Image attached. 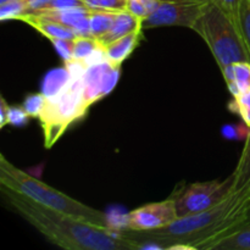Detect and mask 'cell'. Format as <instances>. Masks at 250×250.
<instances>
[{
	"label": "cell",
	"instance_id": "cell-11",
	"mask_svg": "<svg viewBox=\"0 0 250 250\" xmlns=\"http://www.w3.org/2000/svg\"><path fill=\"white\" fill-rule=\"evenodd\" d=\"M221 72L232 97L250 89V62L248 61H242V62L226 66L222 68Z\"/></svg>",
	"mask_w": 250,
	"mask_h": 250
},
{
	"label": "cell",
	"instance_id": "cell-2",
	"mask_svg": "<svg viewBox=\"0 0 250 250\" xmlns=\"http://www.w3.org/2000/svg\"><path fill=\"white\" fill-rule=\"evenodd\" d=\"M0 186L20 193L46 208L72 215L90 224L109 227L106 215L102 211L63 194L60 190L20 170L2 154H0Z\"/></svg>",
	"mask_w": 250,
	"mask_h": 250
},
{
	"label": "cell",
	"instance_id": "cell-24",
	"mask_svg": "<svg viewBox=\"0 0 250 250\" xmlns=\"http://www.w3.org/2000/svg\"><path fill=\"white\" fill-rule=\"evenodd\" d=\"M126 11H128L129 14H132L134 17L143 22L149 16V10L143 0H127Z\"/></svg>",
	"mask_w": 250,
	"mask_h": 250
},
{
	"label": "cell",
	"instance_id": "cell-17",
	"mask_svg": "<svg viewBox=\"0 0 250 250\" xmlns=\"http://www.w3.org/2000/svg\"><path fill=\"white\" fill-rule=\"evenodd\" d=\"M229 110L234 114L239 115L242 121L250 127V89L239 93L238 95L232 97L229 103Z\"/></svg>",
	"mask_w": 250,
	"mask_h": 250
},
{
	"label": "cell",
	"instance_id": "cell-12",
	"mask_svg": "<svg viewBox=\"0 0 250 250\" xmlns=\"http://www.w3.org/2000/svg\"><path fill=\"white\" fill-rule=\"evenodd\" d=\"M141 34L142 28L136 29L132 33L127 34V36L110 43L109 45L104 46L107 60L112 63H116V65H121L131 55L132 51L136 49L139 38H141Z\"/></svg>",
	"mask_w": 250,
	"mask_h": 250
},
{
	"label": "cell",
	"instance_id": "cell-25",
	"mask_svg": "<svg viewBox=\"0 0 250 250\" xmlns=\"http://www.w3.org/2000/svg\"><path fill=\"white\" fill-rule=\"evenodd\" d=\"M55 46L59 55L63 59V61L72 60V50H73V41H65V39H54L50 41Z\"/></svg>",
	"mask_w": 250,
	"mask_h": 250
},
{
	"label": "cell",
	"instance_id": "cell-20",
	"mask_svg": "<svg viewBox=\"0 0 250 250\" xmlns=\"http://www.w3.org/2000/svg\"><path fill=\"white\" fill-rule=\"evenodd\" d=\"M46 102H48V97L44 93H36V94L26 97L22 107L26 110V112L31 117H38L39 119L44 107H45Z\"/></svg>",
	"mask_w": 250,
	"mask_h": 250
},
{
	"label": "cell",
	"instance_id": "cell-23",
	"mask_svg": "<svg viewBox=\"0 0 250 250\" xmlns=\"http://www.w3.org/2000/svg\"><path fill=\"white\" fill-rule=\"evenodd\" d=\"M250 133V127L246 124L239 125H226L222 127V136L227 139H236V141H244L248 138Z\"/></svg>",
	"mask_w": 250,
	"mask_h": 250
},
{
	"label": "cell",
	"instance_id": "cell-3",
	"mask_svg": "<svg viewBox=\"0 0 250 250\" xmlns=\"http://www.w3.org/2000/svg\"><path fill=\"white\" fill-rule=\"evenodd\" d=\"M192 29L204 39L220 70L242 61L250 62L249 51L236 21L216 4L205 5Z\"/></svg>",
	"mask_w": 250,
	"mask_h": 250
},
{
	"label": "cell",
	"instance_id": "cell-14",
	"mask_svg": "<svg viewBox=\"0 0 250 250\" xmlns=\"http://www.w3.org/2000/svg\"><path fill=\"white\" fill-rule=\"evenodd\" d=\"M233 186L232 192L241 193L250 198V133L244 143V149L239 158L238 165L232 173Z\"/></svg>",
	"mask_w": 250,
	"mask_h": 250
},
{
	"label": "cell",
	"instance_id": "cell-5",
	"mask_svg": "<svg viewBox=\"0 0 250 250\" xmlns=\"http://www.w3.org/2000/svg\"><path fill=\"white\" fill-rule=\"evenodd\" d=\"M232 175L224 182H195L186 186L183 189L176 190L171 198L175 202L178 217L203 212L221 203L232 192Z\"/></svg>",
	"mask_w": 250,
	"mask_h": 250
},
{
	"label": "cell",
	"instance_id": "cell-8",
	"mask_svg": "<svg viewBox=\"0 0 250 250\" xmlns=\"http://www.w3.org/2000/svg\"><path fill=\"white\" fill-rule=\"evenodd\" d=\"M120 67L121 65L109 60L88 66L83 76V98L88 109L114 89L120 78Z\"/></svg>",
	"mask_w": 250,
	"mask_h": 250
},
{
	"label": "cell",
	"instance_id": "cell-10",
	"mask_svg": "<svg viewBox=\"0 0 250 250\" xmlns=\"http://www.w3.org/2000/svg\"><path fill=\"white\" fill-rule=\"evenodd\" d=\"M139 28H143V21L134 17L126 10L119 11L116 14V19H115V22L110 31L106 34H104L98 42L102 46H106L112 42L117 41V39L122 38V37L127 36V34L132 33Z\"/></svg>",
	"mask_w": 250,
	"mask_h": 250
},
{
	"label": "cell",
	"instance_id": "cell-9",
	"mask_svg": "<svg viewBox=\"0 0 250 250\" xmlns=\"http://www.w3.org/2000/svg\"><path fill=\"white\" fill-rule=\"evenodd\" d=\"M16 20L28 23L36 31L46 37L49 41H54V39L73 41L77 37L75 31L66 24L61 23L56 20L49 19L42 14H37V12H23Z\"/></svg>",
	"mask_w": 250,
	"mask_h": 250
},
{
	"label": "cell",
	"instance_id": "cell-1",
	"mask_svg": "<svg viewBox=\"0 0 250 250\" xmlns=\"http://www.w3.org/2000/svg\"><path fill=\"white\" fill-rule=\"evenodd\" d=\"M7 204L49 242L68 250L142 249L126 236H115L110 227L90 224L82 219L50 209L29 198L1 187Z\"/></svg>",
	"mask_w": 250,
	"mask_h": 250
},
{
	"label": "cell",
	"instance_id": "cell-21",
	"mask_svg": "<svg viewBox=\"0 0 250 250\" xmlns=\"http://www.w3.org/2000/svg\"><path fill=\"white\" fill-rule=\"evenodd\" d=\"M85 6L94 10H106V11H125L127 0H82Z\"/></svg>",
	"mask_w": 250,
	"mask_h": 250
},
{
	"label": "cell",
	"instance_id": "cell-22",
	"mask_svg": "<svg viewBox=\"0 0 250 250\" xmlns=\"http://www.w3.org/2000/svg\"><path fill=\"white\" fill-rule=\"evenodd\" d=\"M29 115L27 114L23 107L7 106L6 107V125H11L15 127L26 126L28 124Z\"/></svg>",
	"mask_w": 250,
	"mask_h": 250
},
{
	"label": "cell",
	"instance_id": "cell-6",
	"mask_svg": "<svg viewBox=\"0 0 250 250\" xmlns=\"http://www.w3.org/2000/svg\"><path fill=\"white\" fill-rule=\"evenodd\" d=\"M205 5L192 0H161L158 9L144 20L143 27L182 26L193 28Z\"/></svg>",
	"mask_w": 250,
	"mask_h": 250
},
{
	"label": "cell",
	"instance_id": "cell-7",
	"mask_svg": "<svg viewBox=\"0 0 250 250\" xmlns=\"http://www.w3.org/2000/svg\"><path fill=\"white\" fill-rule=\"evenodd\" d=\"M178 219L172 198L143 205L127 215L126 227L132 232H146L161 229Z\"/></svg>",
	"mask_w": 250,
	"mask_h": 250
},
{
	"label": "cell",
	"instance_id": "cell-26",
	"mask_svg": "<svg viewBox=\"0 0 250 250\" xmlns=\"http://www.w3.org/2000/svg\"><path fill=\"white\" fill-rule=\"evenodd\" d=\"M0 106H1V121H0V127H4L5 125H6V102H5L4 98H1V104H0Z\"/></svg>",
	"mask_w": 250,
	"mask_h": 250
},
{
	"label": "cell",
	"instance_id": "cell-27",
	"mask_svg": "<svg viewBox=\"0 0 250 250\" xmlns=\"http://www.w3.org/2000/svg\"><path fill=\"white\" fill-rule=\"evenodd\" d=\"M6 1H10V0H0V4H4V2Z\"/></svg>",
	"mask_w": 250,
	"mask_h": 250
},
{
	"label": "cell",
	"instance_id": "cell-18",
	"mask_svg": "<svg viewBox=\"0 0 250 250\" xmlns=\"http://www.w3.org/2000/svg\"><path fill=\"white\" fill-rule=\"evenodd\" d=\"M70 80V75H68L67 70L62 71H55V72L50 73V75L46 77L45 83H44V94L46 97H53L55 95L63 85L67 83V81Z\"/></svg>",
	"mask_w": 250,
	"mask_h": 250
},
{
	"label": "cell",
	"instance_id": "cell-16",
	"mask_svg": "<svg viewBox=\"0 0 250 250\" xmlns=\"http://www.w3.org/2000/svg\"><path fill=\"white\" fill-rule=\"evenodd\" d=\"M100 46L102 45L99 44V42L92 37L77 36L73 39L72 59L77 61H84L93 51L97 50Z\"/></svg>",
	"mask_w": 250,
	"mask_h": 250
},
{
	"label": "cell",
	"instance_id": "cell-4",
	"mask_svg": "<svg viewBox=\"0 0 250 250\" xmlns=\"http://www.w3.org/2000/svg\"><path fill=\"white\" fill-rule=\"evenodd\" d=\"M83 98V77H70L65 85L53 97H48L45 107L39 116L45 136V146L50 148L65 129L87 112Z\"/></svg>",
	"mask_w": 250,
	"mask_h": 250
},
{
	"label": "cell",
	"instance_id": "cell-15",
	"mask_svg": "<svg viewBox=\"0 0 250 250\" xmlns=\"http://www.w3.org/2000/svg\"><path fill=\"white\" fill-rule=\"evenodd\" d=\"M117 12L106 10L90 9L89 15V36L99 41L104 34L110 31L116 19Z\"/></svg>",
	"mask_w": 250,
	"mask_h": 250
},
{
	"label": "cell",
	"instance_id": "cell-13",
	"mask_svg": "<svg viewBox=\"0 0 250 250\" xmlns=\"http://www.w3.org/2000/svg\"><path fill=\"white\" fill-rule=\"evenodd\" d=\"M207 250H250V221L205 247Z\"/></svg>",
	"mask_w": 250,
	"mask_h": 250
},
{
	"label": "cell",
	"instance_id": "cell-19",
	"mask_svg": "<svg viewBox=\"0 0 250 250\" xmlns=\"http://www.w3.org/2000/svg\"><path fill=\"white\" fill-rule=\"evenodd\" d=\"M28 10L27 0H10L0 4V20H16Z\"/></svg>",
	"mask_w": 250,
	"mask_h": 250
}]
</instances>
